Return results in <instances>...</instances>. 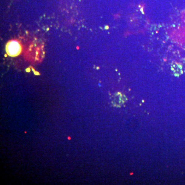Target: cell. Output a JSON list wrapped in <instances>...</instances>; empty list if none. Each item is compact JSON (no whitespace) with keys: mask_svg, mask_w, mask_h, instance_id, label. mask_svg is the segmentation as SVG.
<instances>
[{"mask_svg":"<svg viewBox=\"0 0 185 185\" xmlns=\"http://www.w3.org/2000/svg\"><path fill=\"white\" fill-rule=\"evenodd\" d=\"M126 101V98L125 96L120 95H117L115 98L114 100L113 101V103L114 106L116 107H120L123 105Z\"/></svg>","mask_w":185,"mask_h":185,"instance_id":"2","label":"cell"},{"mask_svg":"<svg viewBox=\"0 0 185 185\" xmlns=\"http://www.w3.org/2000/svg\"><path fill=\"white\" fill-rule=\"evenodd\" d=\"M22 51V47L20 44L15 40L9 42L6 45V52L11 57H16L19 55Z\"/></svg>","mask_w":185,"mask_h":185,"instance_id":"1","label":"cell"}]
</instances>
